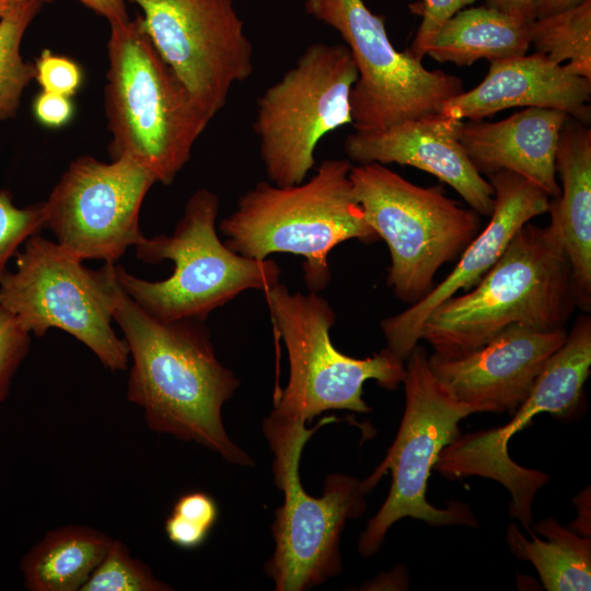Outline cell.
I'll use <instances>...</instances> for the list:
<instances>
[{"instance_id":"484cf974","label":"cell","mask_w":591,"mask_h":591,"mask_svg":"<svg viewBox=\"0 0 591 591\" xmlns=\"http://www.w3.org/2000/svg\"><path fill=\"white\" fill-rule=\"evenodd\" d=\"M42 5L24 0L0 19V121L16 115L25 88L35 79V66L24 61L21 43Z\"/></svg>"},{"instance_id":"836d02e7","label":"cell","mask_w":591,"mask_h":591,"mask_svg":"<svg viewBox=\"0 0 591 591\" xmlns=\"http://www.w3.org/2000/svg\"><path fill=\"white\" fill-rule=\"evenodd\" d=\"M40 2H51L53 0H38ZM99 15L104 16L109 24L129 20L127 13V0H79Z\"/></svg>"},{"instance_id":"5b68a950","label":"cell","mask_w":591,"mask_h":591,"mask_svg":"<svg viewBox=\"0 0 591 591\" xmlns=\"http://www.w3.org/2000/svg\"><path fill=\"white\" fill-rule=\"evenodd\" d=\"M218 212L219 197L197 189L171 235L144 236L135 246L144 263L173 262V274L166 279L144 280L116 266L121 289L150 316L161 322H205L240 293L265 292L279 282L281 269L276 262L242 256L219 239Z\"/></svg>"},{"instance_id":"d590c367","label":"cell","mask_w":591,"mask_h":591,"mask_svg":"<svg viewBox=\"0 0 591 591\" xmlns=\"http://www.w3.org/2000/svg\"><path fill=\"white\" fill-rule=\"evenodd\" d=\"M586 1L588 0H538L536 19L571 9Z\"/></svg>"},{"instance_id":"ac0fdd59","label":"cell","mask_w":591,"mask_h":591,"mask_svg":"<svg viewBox=\"0 0 591 591\" xmlns=\"http://www.w3.org/2000/svg\"><path fill=\"white\" fill-rule=\"evenodd\" d=\"M462 120L440 113L406 119L380 130H355L344 142L358 164L396 163L430 173L450 185L480 216L495 201L489 181L476 170L460 142Z\"/></svg>"},{"instance_id":"4dcf8cb0","label":"cell","mask_w":591,"mask_h":591,"mask_svg":"<svg viewBox=\"0 0 591 591\" xmlns=\"http://www.w3.org/2000/svg\"><path fill=\"white\" fill-rule=\"evenodd\" d=\"M35 80L42 91L72 96L82 83V70L72 59L44 49L35 63Z\"/></svg>"},{"instance_id":"30bf717a","label":"cell","mask_w":591,"mask_h":591,"mask_svg":"<svg viewBox=\"0 0 591 591\" xmlns=\"http://www.w3.org/2000/svg\"><path fill=\"white\" fill-rule=\"evenodd\" d=\"M15 270L0 278V306L35 336L61 329L84 344L112 371L129 361L124 339L112 327L116 266L97 270L40 233L28 237L16 254Z\"/></svg>"},{"instance_id":"83f0119b","label":"cell","mask_w":591,"mask_h":591,"mask_svg":"<svg viewBox=\"0 0 591 591\" xmlns=\"http://www.w3.org/2000/svg\"><path fill=\"white\" fill-rule=\"evenodd\" d=\"M217 519L216 500L204 491H190L176 500L164 530L174 545L194 549L205 543Z\"/></svg>"},{"instance_id":"9c48e42d","label":"cell","mask_w":591,"mask_h":591,"mask_svg":"<svg viewBox=\"0 0 591 591\" xmlns=\"http://www.w3.org/2000/svg\"><path fill=\"white\" fill-rule=\"evenodd\" d=\"M355 199L391 255L386 285L410 305L432 288L438 270L480 230V215L447 197L440 186H418L385 164L351 166Z\"/></svg>"},{"instance_id":"d6986e66","label":"cell","mask_w":591,"mask_h":591,"mask_svg":"<svg viewBox=\"0 0 591 591\" xmlns=\"http://www.w3.org/2000/svg\"><path fill=\"white\" fill-rule=\"evenodd\" d=\"M489 62L484 80L445 101L440 114L457 120H480L507 108L526 106L558 109L583 124L590 121V80L540 53Z\"/></svg>"},{"instance_id":"5bb4252c","label":"cell","mask_w":591,"mask_h":591,"mask_svg":"<svg viewBox=\"0 0 591 591\" xmlns=\"http://www.w3.org/2000/svg\"><path fill=\"white\" fill-rule=\"evenodd\" d=\"M154 183V175L128 157L109 163L80 157L43 202L45 228L81 260L114 263L144 237L139 213Z\"/></svg>"},{"instance_id":"9a60e30c","label":"cell","mask_w":591,"mask_h":591,"mask_svg":"<svg viewBox=\"0 0 591 591\" xmlns=\"http://www.w3.org/2000/svg\"><path fill=\"white\" fill-rule=\"evenodd\" d=\"M153 46L211 119L253 73V46L232 0H129Z\"/></svg>"},{"instance_id":"f546056e","label":"cell","mask_w":591,"mask_h":591,"mask_svg":"<svg viewBox=\"0 0 591 591\" xmlns=\"http://www.w3.org/2000/svg\"><path fill=\"white\" fill-rule=\"evenodd\" d=\"M31 334L0 306V405L7 398L13 376L26 357Z\"/></svg>"},{"instance_id":"7c38bea8","label":"cell","mask_w":591,"mask_h":591,"mask_svg":"<svg viewBox=\"0 0 591 591\" xmlns=\"http://www.w3.org/2000/svg\"><path fill=\"white\" fill-rule=\"evenodd\" d=\"M305 12L336 30L355 60L350 93L355 130H380L406 119L440 113L463 91L462 80L428 70L420 59L392 45L382 15L362 0H306Z\"/></svg>"},{"instance_id":"2e32d148","label":"cell","mask_w":591,"mask_h":591,"mask_svg":"<svg viewBox=\"0 0 591 591\" xmlns=\"http://www.w3.org/2000/svg\"><path fill=\"white\" fill-rule=\"evenodd\" d=\"M488 177L495 201L487 225L464 248L453 270L441 282L406 310L381 322L386 347L403 360L421 339L430 313L460 290L476 286L514 234L533 218L548 212L551 197L529 179L508 171Z\"/></svg>"},{"instance_id":"d6a6232c","label":"cell","mask_w":591,"mask_h":591,"mask_svg":"<svg viewBox=\"0 0 591 591\" xmlns=\"http://www.w3.org/2000/svg\"><path fill=\"white\" fill-rule=\"evenodd\" d=\"M34 115L44 126L59 128L72 117L73 104L70 96L42 91L34 101Z\"/></svg>"},{"instance_id":"44dd1931","label":"cell","mask_w":591,"mask_h":591,"mask_svg":"<svg viewBox=\"0 0 591 591\" xmlns=\"http://www.w3.org/2000/svg\"><path fill=\"white\" fill-rule=\"evenodd\" d=\"M555 171L560 194L549 204L551 222L568 257L577 306L591 309V129L568 116L560 130Z\"/></svg>"},{"instance_id":"d4e9b609","label":"cell","mask_w":591,"mask_h":591,"mask_svg":"<svg viewBox=\"0 0 591 591\" xmlns=\"http://www.w3.org/2000/svg\"><path fill=\"white\" fill-rule=\"evenodd\" d=\"M536 53L591 81V0L529 24Z\"/></svg>"},{"instance_id":"603a6c76","label":"cell","mask_w":591,"mask_h":591,"mask_svg":"<svg viewBox=\"0 0 591 591\" xmlns=\"http://www.w3.org/2000/svg\"><path fill=\"white\" fill-rule=\"evenodd\" d=\"M113 538L88 525L47 532L22 557L20 570L30 591H80Z\"/></svg>"},{"instance_id":"ffe728a7","label":"cell","mask_w":591,"mask_h":591,"mask_svg":"<svg viewBox=\"0 0 591 591\" xmlns=\"http://www.w3.org/2000/svg\"><path fill=\"white\" fill-rule=\"evenodd\" d=\"M567 117L558 109L528 107L500 121L462 123L459 138L480 174L512 172L556 198L560 186L556 177L555 155Z\"/></svg>"},{"instance_id":"e0dca14e","label":"cell","mask_w":591,"mask_h":591,"mask_svg":"<svg viewBox=\"0 0 591 591\" xmlns=\"http://www.w3.org/2000/svg\"><path fill=\"white\" fill-rule=\"evenodd\" d=\"M566 336L565 327L545 331L517 324L465 356L431 354L428 363L439 384L456 401L482 413L512 414Z\"/></svg>"},{"instance_id":"e575fe53","label":"cell","mask_w":591,"mask_h":591,"mask_svg":"<svg viewBox=\"0 0 591 591\" xmlns=\"http://www.w3.org/2000/svg\"><path fill=\"white\" fill-rule=\"evenodd\" d=\"M487 7L519 18L528 23L536 19L538 0H486Z\"/></svg>"},{"instance_id":"1f68e13d","label":"cell","mask_w":591,"mask_h":591,"mask_svg":"<svg viewBox=\"0 0 591 591\" xmlns=\"http://www.w3.org/2000/svg\"><path fill=\"white\" fill-rule=\"evenodd\" d=\"M475 1L476 0H422L419 7V13L422 19L414 42L407 53L421 60L426 55L428 44L441 25L453 14Z\"/></svg>"},{"instance_id":"7a4b0ae2","label":"cell","mask_w":591,"mask_h":591,"mask_svg":"<svg viewBox=\"0 0 591 591\" xmlns=\"http://www.w3.org/2000/svg\"><path fill=\"white\" fill-rule=\"evenodd\" d=\"M576 306L571 268L556 225L528 222L471 291L430 313L421 339L433 354L457 358L511 325L565 327Z\"/></svg>"},{"instance_id":"52a82bcc","label":"cell","mask_w":591,"mask_h":591,"mask_svg":"<svg viewBox=\"0 0 591 591\" xmlns=\"http://www.w3.org/2000/svg\"><path fill=\"white\" fill-rule=\"evenodd\" d=\"M329 418L306 428L302 421H283L268 416L263 431L274 453V476L283 493L273 524L275 552L265 565L277 591H303L341 572L340 536L346 522L361 517L366 495L361 480L329 474L321 497L303 489L299 467L311 436Z\"/></svg>"},{"instance_id":"7402d4cb","label":"cell","mask_w":591,"mask_h":591,"mask_svg":"<svg viewBox=\"0 0 591 591\" xmlns=\"http://www.w3.org/2000/svg\"><path fill=\"white\" fill-rule=\"evenodd\" d=\"M529 24L490 7L462 9L441 25L426 55L457 66L521 56L530 47Z\"/></svg>"},{"instance_id":"8fae6325","label":"cell","mask_w":591,"mask_h":591,"mask_svg":"<svg viewBox=\"0 0 591 591\" xmlns=\"http://www.w3.org/2000/svg\"><path fill=\"white\" fill-rule=\"evenodd\" d=\"M358 70L344 44L315 43L258 99L253 129L270 183H302L328 132L352 124L350 93Z\"/></svg>"},{"instance_id":"8992f818","label":"cell","mask_w":591,"mask_h":591,"mask_svg":"<svg viewBox=\"0 0 591 591\" xmlns=\"http://www.w3.org/2000/svg\"><path fill=\"white\" fill-rule=\"evenodd\" d=\"M403 384L405 410L396 438L380 465L361 480L368 494L384 474L390 471L392 475L385 501L358 541L363 557L374 555L390 528L404 518L431 526L478 525L466 503L449 501L447 508H436L427 500L426 491L440 452L460 434V421L482 410L456 401L439 384L430 370L427 350L419 344L405 360Z\"/></svg>"},{"instance_id":"4316f807","label":"cell","mask_w":591,"mask_h":591,"mask_svg":"<svg viewBox=\"0 0 591 591\" xmlns=\"http://www.w3.org/2000/svg\"><path fill=\"white\" fill-rule=\"evenodd\" d=\"M142 561L134 558L119 540L112 541L101 563L80 591H169Z\"/></svg>"},{"instance_id":"ba28073f","label":"cell","mask_w":591,"mask_h":591,"mask_svg":"<svg viewBox=\"0 0 591 591\" xmlns=\"http://www.w3.org/2000/svg\"><path fill=\"white\" fill-rule=\"evenodd\" d=\"M264 294L289 359L288 383L276 394L270 417L306 422L327 410L369 413L362 398L368 380L390 391L403 383L405 360L387 347L359 359L333 345L335 311L318 292H291L278 282Z\"/></svg>"},{"instance_id":"f1b7e54d","label":"cell","mask_w":591,"mask_h":591,"mask_svg":"<svg viewBox=\"0 0 591 591\" xmlns=\"http://www.w3.org/2000/svg\"><path fill=\"white\" fill-rule=\"evenodd\" d=\"M45 229L43 202L19 208L7 190H0V278L22 244Z\"/></svg>"},{"instance_id":"277c9868","label":"cell","mask_w":591,"mask_h":591,"mask_svg":"<svg viewBox=\"0 0 591 591\" xmlns=\"http://www.w3.org/2000/svg\"><path fill=\"white\" fill-rule=\"evenodd\" d=\"M109 25L105 112L112 160L128 157L169 185L211 118L160 56L140 14Z\"/></svg>"},{"instance_id":"8d00e7d4","label":"cell","mask_w":591,"mask_h":591,"mask_svg":"<svg viewBox=\"0 0 591 591\" xmlns=\"http://www.w3.org/2000/svg\"><path fill=\"white\" fill-rule=\"evenodd\" d=\"M24 0H0V19L12 11Z\"/></svg>"},{"instance_id":"6da1fadb","label":"cell","mask_w":591,"mask_h":591,"mask_svg":"<svg viewBox=\"0 0 591 591\" xmlns=\"http://www.w3.org/2000/svg\"><path fill=\"white\" fill-rule=\"evenodd\" d=\"M113 318L132 359L127 398L142 409L148 427L194 441L231 464L254 465L252 457L230 439L223 425V405L240 382L219 361L205 322L158 321L119 283Z\"/></svg>"},{"instance_id":"4fadbf2b","label":"cell","mask_w":591,"mask_h":591,"mask_svg":"<svg viewBox=\"0 0 591 591\" xmlns=\"http://www.w3.org/2000/svg\"><path fill=\"white\" fill-rule=\"evenodd\" d=\"M591 368V317L582 314L564 344L548 358L529 395L510 422L459 434L443 448L433 470L449 478L479 476L501 484L511 494L512 518L530 531L532 503L548 475L515 463L508 443L541 413L567 416L578 406Z\"/></svg>"},{"instance_id":"cb8c5ba5","label":"cell","mask_w":591,"mask_h":591,"mask_svg":"<svg viewBox=\"0 0 591 591\" xmlns=\"http://www.w3.org/2000/svg\"><path fill=\"white\" fill-rule=\"evenodd\" d=\"M529 531L531 541L510 523L507 543L520 559L531 561L547 591H589L591 589V541L559 525L554 517Z\"/></svg>"},{"instance_id":"3957f363","label":"cell","mask_w":591,"mask_h":591,"mask_svg":"<svg viewBox=\"0 0 591 591\" xmlns=\"http://www.w3.org/2000/svg\"><path fill=\"white\" fill-rule=\"evenodd\" d=\"M351 166L348 160L329 159L300 184L258 182L221 220L224 244L256 260L274 253L301 256L309 291L324 290L332 278L328 255L335 246L348 240L364 244L380 241L354 197Z\"/></svg>"}]
</instances>
